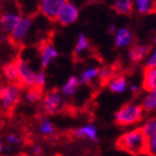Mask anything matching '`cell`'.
Instances as JSON below:
<instances>
[{
	"label": "cell",
	"mask_w": 156,
	"mask_h": 156,
	"mask_svg": "<svg viewBox=\"0 0 156 156\" xmlns=\"http://www.w3.org/2000/svg\"><path fill=\"white\" fill-rule=\"evenodd\" d=\"M117 147L132 155L146 153V136L141 128L125 132L117 140Z\"/></svg>",
	"instance_id": "6da1fadb"
},
{
	"label": "cell",
	"mask_w": 156,
	"mask_h": 156,
	"mask_svg": "<svg viewBox=\"0 0 156 156\" xmlns=\"http://www.w3.org/2000/svg\"><path fill=\"white\" fill-rule=\"evenodd\" d=\"M144 110L142 106L135 103H128L120 107L115 114V122L121 127L136 125L143 118Z\"/></svg>",
	"instance_id": "7a4b0ae2"
},
{
	"label": "cell",
	"mask_w": 156,
	"mask_h": 156,
	"mask_svg": "<svg viewBox=\"0 0 156 156\" xmlns=\"http://www.w3.org/2000/svg\"><path fill=\"white\" fill-rule=\"evenodd\" d=\"M20 87L11 83L0 86V107L5 114H11L20 101Z\"/></svg>",
	"instance_id": "3957f363"
},
{
	"label": "cell",
	"mask_w": 156,
	"mask_h": 156,
	"mask_svg": "<svg viewBox=\"0 0 156 156\" xmlns=\"http://www.w3.org/2000/svg\"><path fill=\"white\" fill-rule=\"evenodd\" d=\"M80 16L79 7L71 0H66L63 5L60 9L56 21L62 26H69L76 23Z\"/></svg>",
	"instance_id": "277c9868"
},
{
	"label": "cell",
	"mask_w": 156,
	"mask_h": 156,
	"mask_svg": "<svg viewBox=\"0 0 156 156\" xmlns=\"http://www.w3.org/2000/svg\"><path fill=\"white\" fill-rule=\"evenodd\" d=\"M33 26V18L30 16H22L14 29L10 33V39L14 44H21L27 38Z\"/></svg>",
	"instance_id": "5b68a950"
},
{
	"label": "cell",
	"mask_w": 156,
	"mask_h": 156,
	"mask_svg": "<svg viewBox=\"0 0 156 156\" xmlns=\"http://www.w3.org/2000/svg\"><path fill=\"white\" fill-rule=\"evenodd\" d=\"M63 105H65L63 97L58 90H51V91L47 92L43 98V108H44L45 112L49 115L61 112Z\"/></svg>",
	"instance_id": "8992f818"
},
{
	"label": "cell",
	"mask_w": 156,
	"mask_h": 156,
	"mask_svg": "<svg viewBox=\"0 0 156 156\" xmlns=\"http://www.w3.org/2000/svg\"><path fill=\"white\" fill-rule=\"evenodd\" d=\"M66 0H41L37 3V10L44 18L56 21L60 9Z\"/></svg>",
	"instance_id": "52a82bcc"
},
{
	"label": "cell",
	"mask_w": 156,
	"mask_h": 156,
	"mask_svg": "<svg viewBox=\"0 0 156 156\" xmlns=\"http://www.w3.org/2000/svg\"><path fill=\"white\" fill-rule=\"evenodd\" d=\"M21 18L22 13L18 9H5L0 14V30L5 34H10Z\"/></svg>",
	"instance_id": "ba28073f"
},
{
	"label": "cell",
	"mask_w": 156,
	"mask_h": 156,
	"mask_svg": "<svg viewBox=\"0 0 156 156\" xmlns=\"http://www.w3.org/2000/svg\"><path fill=\"white\" fill-rule=\"evenodd\" d=\"M16 67H18L20 83L22 85L27 86V87L35 86V76H36V73L33 71L32 67L27 63V61H25L22 58H18V60H16Z\"/></svg>",
	"instance_id": "9c48e42d"
},
{
	"label": "cell",
	"mask_w": 156,
	"mask_h": 156,
	"mask_svg": "<svg viewBox=\"0 0 156 156\" xmlns=\"http://www.w3.org/2000/svg\"><path fill=\"white\" fill-rule=\"evenodd\" d=\"M133 41H134V36L129 27L122 26L116 30V32L114 33V44L115 47L118 49L132 46Z\"/></svg>",
	"instance_id": "30bf717a"
},
{
	"label": "cell",
	"mask_w": 156,
	"mask_h": 156,
	"mask_svg": "<svg viewBox=\"0 0 156 156\" xmlns=\"http://www.w3.org/2000/svg\"><path fill=\"white\" fill-rule=\"evenodd\" d=\"M59 55V51L55 46L50 43H45L41 47V65H42L43 70L47 69L49 67L50 63L52 62V60H55Z\"/></svg>",
	"instance_id": "8fae6325"
},
{
	"label": "cell",
	"mask_w": 156,
	"mask_h": 156,
	"mask_svg": "<svg viewBox=\"0 0 156 156\" xmlns=\"http://www.w3.org/2000/svg\"><path fill=\"white\" fill-rule=\"evenodd\" d=\"M151 52V45L147 44H140V45H133L131 46L128 57L132 63H139L141 62L147 55Z\"/></svg>",
	"instance_id": "7c38bea8"
},
{
	"label": "cell",
	"mask_w": 156,
	"mask_h": 156,
	"mask_svg": "<svg viewBox=\"0 0 156 156\" xmlns=\"http://www.w3.org/2000/svg\"><path fill=\"white\" fill-rule=\"evenodd\" d=\"M72 134L76 139H87V140L92 141V142H97L98 141L97 129L92 123L82 126V127L76 129V130H73Z\"/></svg>",
	"instance_id": "4fadbf2b"
},
{
	"label": "cell",
	"mask_w": 156,
	"mask_h": 156,
	"mask_svg": "<svg viewBox=\"0 0 156 156\" xmlns=\"http://www.w3.org/2000/svg\"><path fill=\"white\" fill-rule=\"evenodd\" d=\"M107 83H108V89H109L112 93L122 94L128 90L127 79L123 76H112Z\"/></svg>",
	"instance_id": "5bb4252c"
},
{
	"label": "cell",
	"mask_w": 156,
	"mask_h": 156,
	"mask_svg": "<svg viewBox=\"0 0 156 156\" xmlns=\"http://www.w3.org/2000/svg\"><path fill=\"white\" fill-rule=\"evenodd\" d=\"M112 9L119 16H130L133 12L132 0H114Z\"/></svg>",
	"instance_id": "9a60e30c"
},
{
	"label": "cell",
	"mask_w": 156,
	"mask_h": 156,
	"mask_svg": "<svg viewBox=\"0 0 156 156\" xmlns=\"http://www.w3.org/2000/svg\"><path fill=\"white\" fill-rule=\"evenodd\" d=\"M80 84H81V82L78 76H71L70 78L67 80V82L61 86V94L67 97L73 96V95L78 92Z\"/></svg>",
	"instance_id": "2e32d148"
},
{
	"label": "cell",
	"mask_w": 156,
	"mask_h": 156,
	"mask_svg": "<svg viewBox=\"0 0 156 156\" xmlns=\"http://www.w3.org/2000/svg\"><path fill=\"white\" fill-rule=\"evenodd\" d=\"M133 10L140 14H151L155 8V0H132Z\"/></svg>",
	"instance_id": "e0dca14e"
},
{
	"label": "cell",
	"mask_w": 156,
	"mask_h": 156,
	"mask_svg": "<svg viewBox=\"0 0 156 156\" xmlns=\"http://www.w3.org/2000/svg\"><path fill=\"white\" fill-rule=\"evenodd\" d=\"M143 89L147 92L156 91V68H146L145 69Z\"/></svg>",
	"instance_id": "ac0fdd59"
},
{
	"label": "cell",
	"mask_w": 156,
	"mask_h": 156,
	"mask_svg": "<svg viewBox=\"0 0 156 156\" xmlns=\"http://www.w3.org/2000/svg\"><path fill=\"white\" fill-rule=\"evenodd\" d=\"M3 74L11 83L14 84H20V79H19V72H18V67H16V61H11V62L5 63L2 68Z\"/></svg>",
	"instance_id": "d6986e66"
},
{
	"label": "cell",
	"mask_w": 156,
	"mask_h": 156,
	"mask_svg": "<svg viewBox=\"0 0 156 156\" xmlns=\"http://www.w3.org/2000/svg\"><path fill=\"white\" fill-rule=\"evenodd\" d=\"M98 71H99V67L87 68V69H85L83 72L81 73L79 80H80V82L82 84L87 85V84H90L92 81L95 80V79L98 76Z\"/></svg>",
	"instance_id": "ffe728a7"
},
{
	"label": "cell",
	"mask_w": 156,
	"mask_h": 156,
	"mask_svg": "<svg viewBox=\"0 0 156 156\" xmlns=\"http://www.w3.org/2000/svg\"><path fill=\"white\" fill-rule=\"evenodd\" d=\"M142 108L143 110L147 112H155L156 108V91H151L147 92L145 96L143 98V101H142Z\"/></svg>",
	"instance_id": "44dd1931"
},
{
	"label": "cell",
	"mask_w": 156,
	"mask_h": 156,
	"mask_svg": "<svg viewBox=\"0 0 156 156\" xmlns=\"http://www.w3.org/2000/svg\"><path fill=\"white\" fill-rule=\"evenodd\" d=\"M90 41L89 38L86 37V35L84 33H80L78 35V38H76V47H74V54L76 55H81L83 54L84 51L90 48Z\"/></svg>",
	"instance_id": "7402d4cb"
},
{
	"label": "cell",
	"mask_w": 156,
	"mask_h": 156,
	"mask_svg": "<svg viewBox=\"0 0 156 156\" xmlns=\"http://www.w3.org/2000/svg\"><path fill=\"white\" fill-rule=\"evenodd\" d=\"M24 97H25V101H27V103H30V104H35V103L39 101L41 98H42V90L37 89L35 86L30 87V89L25 92Z\"/></svg>",
	"instance_id": "603a6c76"
},
{
	"label": "cell",
	"mask_w": 156,
	"mask_h": 156,
	"mask_svg": "<svg viewBox=\"0 0 156 156\" xmlns=\"http://www.w3.org/2000/svg\"><path fill=\"white\" fill-rule=\"evenodd\" d=\"M39 133H42L45 136H51V135L55 134L56 132V128L54 126V123L51 122V120L49 119H45L41 125H39Z\"/></svg>",
	"instance_id": "cb8c5ba5"
},
{
	"label": "cell",
	"mask_w": 156,
	"mask_h": 156,
	"mask_svg": "<svg viewBox=\"0 0 156 156\" xmlns=\"http://www.w3.org/2000/svg\"><path fill=\"white\" fill-rule=\"evenodd\" d=\"M141 129H142V131H143L144 135H145L146 138L156 135V119L155 118L148 119L147 121L144 122V125L141 127Z\"/></svg>",
	"instance_id": "d4e9b609"
},
{
	"label": "cell",
	"mask_w": 156,
	"mask_h": 156,
	"mask_svg": "<svg viewBox=\"0 0 156 156\" xmlns=\"http://www.w3.org/2000/svg\"><path fill=\"white\" fill-rule=\"evenodd\" d=\"M112 74H114V70H112V68L107 67V66L106 67L99 68L98 78L101 79V81H103V82H108V81L112 78Z\"/></svg>",
	"instance_id": "484cf974"
},
{
	"label": "cell",
	"mask_w": 156,
	"mask_h": 156,
	"mask_svg": "<svg viewBox=\"0 0 156 156\" xmlns=\"http://www.w3.org/2000/svg\"><path fill=\"white\" fill-rule=\"evenodd\" d=\"M148 155H156V135L146 138V153Z\"/></svg>",
	"instance_id": "4316f807"
},
{
	"label": "cell",
	"mask_w": 156,
	"mask_h": 156,
	"mask_svg": "<svg viewBox=\"0 0 156 156\" xmlns=\"http://www.w3.org/2000/svg\"><path fill=\"white\" fill-rule=\"evenodd\" d=\"M45 84H46V74L44 71H38L35 76V87L43 90Z\"/></svg>",
	"instance_id": "83f0119b"
},
{
	"label": "cell",
	"mask_w": 156,
	"mask_h": 156,
	"mask_svg": "<svg viewBox=\"0 0 156 156\" xmlns=\"http://www.w3.org/2000/svg\"><path fill=\"white\" fill-rule=\"evenodd\" d=\"M5 141H7V143L12 146L21 145V143H22V139L20 138L19 135H16V133H9V134H7Z\"/></svg>",
	"instance_id": "f1b7e54d"
},
{
	"label": "cell",
	"mask_w": 156,
	"mask_h": 156,
	"mask_svg": "<svg viewBox=\"0 0 156 156\" xmlns=\"http://www.w3.org/2000/svg\"><path fill=\"white\" fill-rule=\"evenodd\" d=\"M146 68H156V51L153 50L152 52H150L146 58L145 62Z\"/></svg>",
	"instance_id": "f546056e"
},
{
	"label": "cell",
	"mask_w": 156,
	"mask_h": 156,
	"mask_svg": "<svg viewBox=\"0 0 156 156\" xmlns=\"http://www.w3.org/2000/svg\"><path fill=\"white\" fill-rule=\"evenodd\" d=\"M32 153H33L34 156H39L42 155L43 153V147L39 144H34L33 146H32Z\"/></svg>",
	"instance_id": "4dcf8cb0"
},
{
	"label": "cell",
	"mask_w": 156,
	"mask_h": 156,
	"mask_svg": "<svg viewBox=\"0 0 156 156\" xmlns=\"http://www.w3.org/2000/svg\"><path fill=\"white\" fill-rule=\"evenodd\" d=\"M129 89H130V91L132 92V93H134V94H136V93H138V91H139V87H138V85H136V84H131Z\"/></svg>",
	"instance_id": "1f68e13d"
},
{
	"label": "cell",
	"mask_w": 156,
	"mask_h": 156,
	"mask_svg": "<svg viewBox=\"0 0 156 156\" xmlns=\"http://www.w3.org/2000/svg\"><path fill=\"white\" fill-rule=\"evenodd\" d=\"M116 30H117V27H116V25H114V24H110L109 27H108V32H109L112 35H114V33L116 32Z\"/></svg>",
	"instance_id": "d6a6232c"
},
{
	"label": "cell",
	"mask_w": 156,
	"mask_h": 156,
	"mask_svg": "<svg viewBox=\"0 0 156 156\" xmlns=\"http://www.w3.org/2000/svg\"><path fill=\"white\" fill-rule=\"evenodd\" d=\"M3 125H5V120H3V117L0 115V130L3 128Z\"/></svg>",
	"instance_id": "836d02e7"
},
{
	"label": "cell",
	"mask_w": 156,
	"mask_h": 156,
	"mask_svg": "<svg viewBox=\"0 0 156 156\" xmlns=\"http://www.w3.org/2000/svg\"><path fill=\"white\" fill-rule=\"evenodd\" d=\"M3 152V143L2 141H1V139H0V153H2Z\"/></svg>",
	"instance_id": "e575fe53"
},
{
	"label": "cell",
	"mask_w": 156,
	"mask_h": 156,
	"mask_svg": "<svg viewBox=\"0 0 156 156\" xmlns=\"http://www.w3.org/2000/svg\"><path fill=\"white\" fill-rule=\"evenodd\" d=\"M96 0H86V2H89V3H93V2H95Z\"/></svg>",
	"instance_id": "d590c367"
},
{
	"label": "cell",
	"mask_w": 156,
	"mask_h": 156,
	"mask_svg": "<svg viewBox=\"0 0 156 156\" xmlns=\"http://www.w3.org/2000/svg\"><path fill=\"white\" fill-rule=\"evenodd\" d=\"M11 1H13V2H22L23 0H11Z\"/></svg>",
	"instance_id": "8d00e7d4"
},
{
	"label": "cell",
	"mask_w": 156,
	"mask_h": 156,
	"mask_svg": "<svg viewBox=\"0 0 156 156\" xmlns=\"http://www.w3.org/2000/svg\"><path fill=\"white\" fill-rule=\"evenodd\" d=\"M36 1H37V2H38V1H41V0H36Z\"/></svg>",
	"instance_id": "74e56055"
}]
</instances>
